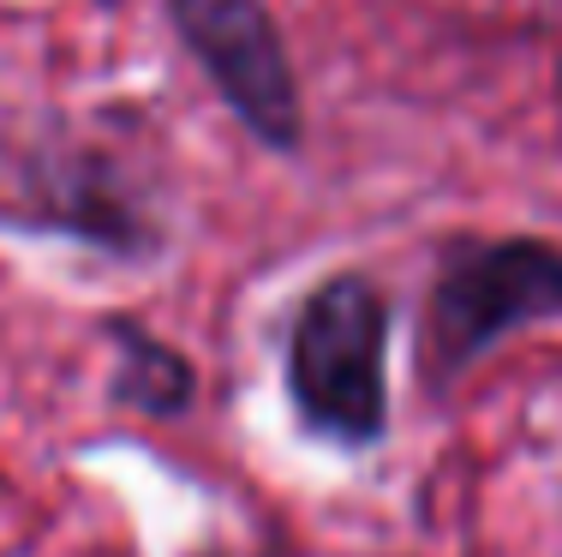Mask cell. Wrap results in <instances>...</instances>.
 <instances>
[{
  "label": "cell",
  "instance_id": "1",
  "mask_svg": "<svg viewBox=\"0 0 562 557\" xmlns=\"http://www.w3.org/2000/svg\"><path fill=\"white\" fill-rule=\"evenodd\" d=\"M390 300L366 276L305 294L288 336V390L305 426L336 444H378L390 426Z\"/></svg>",
  "mask_w": 562,
  "mask_h": 557
},
{
  "label": "cell",
  "instance_id": "2",
  "mask_svg": "<svg viewBox=\"0 0 562 557\" xmlns=\"http://www.w3.org/2000/svg\"><path fill=\"white\" fill-rule=\"evenodd\" d=\"M562 318V246L551 241H473L443 258L431 288V366L454 378L485 348H497L508 330Z\"/></svg>",
  "mask_w": 562,
  "mask_h": 557
},
{
  "label": "cell",
  "instance_id": "3",
  "mask_svg": "<svg viewBox=\"0 0 562 557\" xmlns=\"http://www.w3.org/2000/svg\"><path fill=\"white\" fill-rule=\"evenodd\" d=\"M0 210L19 229L72 234L114 258H138L162 241V222H156L144 186L102 144H36L24 163H12Z\"/></svg>",
  "mask_w": 562,
  "mask_h": 557
},
{
  "label": "cell",
  "instance_id": "4",
  "mask_svg": "<svg viewBox=\"0 0 562 557\" xmlns=\"http://www.w3.org/2000/svg\"><path fill=\"white\" fill-rule=\"evenodd\" d=\"M180 43L210 73L216 97L258 132L270 151H293L305 126L293 60L263 0H168Z\"/></svg>",
  "mask_w": 562,
  "mask_h": 557
},
{
  "label": "cell",
  "instance_id": "5",
  "mask_svg": "<svg viewBox=\"0 0 562 557\" xmlns=\"http://www.w3.org/2000/svg\"><path fill=\"white\" fill-rule=\"evenodd\" d=\"M114 342H120V371H114L120 402H132L150 420H180L198 396L192 366H186L168 342L144 336V330H132V324H114Z\"/></svg>",
  "mask_w": 562,
  "mask_h": 557
}]
</instances>
